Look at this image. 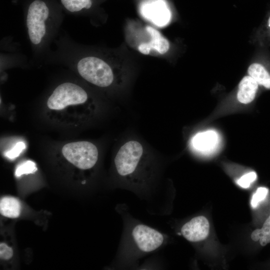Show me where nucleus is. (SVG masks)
Returning a JSON list of instances; mask_svg holds the SVG:
<instances>
[{"mask_svg": "<svg viewBox=\"0 0 270 270\" xmlns=\"http://www.w3.org/2000/svg\"><path fill=\"white\" fill-rule=\"evenodd\" d=\"M53 22L50 8L42 0H34L29 5L26 18L27 34L32 44L42 47L48 40Z\"/></svg>", "mask_w": 270, "mask_h": 270, "instance_id": "f257e3e1", "label": "nucleus"}, {"mask_svg": "<svg viewBox=\"0 0 270 270\" xmlns=\"http://www.w3.org/2000/svg\"><path fill=\"white\" fill-rule=\"evenodd\" d=\"M76 63L78 73L88 82L99 87H107L112 84V70L102 59L88 56L78 59Z\"/></svg>", "mask_w": 270, "mask_h": 270, "instance_id": "f03ea898", "label": "nucleus"}, {"mask_svg": "<svg viewBox=\"0 0 270 270\" xmlns=\"http://www.w3.org/2000/svg\"><path fill=\"white\" fill-rule=\"evenodd\" d=\"M88 98L86 91L79 85L66 82L57 86L48 97L46 106L54 110H61L68 106L85 103Z\"/></svg>", "mask_w": 270, "mask_h": 270, "instance_id": "7ed1b4c3", "label": "nucleus"}, {"mask_svg": "<svg viewBox=\"0 0 270 270\" xmlns=\"http://www.w3.org/2000/svg\"><path fill=\"white\" fill-rule=\"evenodd\" d=\"M62 152L69 162L80 170L92 168L98 159L96 146L87 141L68 143L63 146Z\"/></svg>", "mask_w": 270, "mask_h": 270, "instance_id": "20e7f679", "label": "nucleus"}, {"mask_svg": "<svg viewBox=\"0 0 270 270\" xmlns=\"http://www.w3.org/2000/svg\"><path fill=\"white\" fill-rule=\"evenodd\" d=\"M142 154L143 148L139 142L130 140L125 143L120 148L114 158L118 173L122 176L134 173Z\"/></svg>", "mask_w": 270, "mask_h": 270, "instance_id": "39448f33", "label": "nucleus"}, {"mask_svg": "<svg viewBox=\"0 0 270 270\" xmlns=\"http://www.w3.org/2000/svg\"><path fill=\"white\" fill-rule=\"evenodd\" d=\"M132 236L138 248L144 252H151L160 248L164 240L162 234L148 226L138 224L132 230Z\"/></svg>", "mask_w": 270, "mask_h": 270, "instance_id": "423d86ee", "label": "nucleus"}, {"mask_svg": "<svg viewBox=\"0 0 270 270\" xmlns=\"http://www.w3.org/2000/svg\"><path fill=\"white\" fill-rule=\"evenodd\" d=\"M210 224L204 216L193 218L182 226L181 233L190 242H198L205 240L210 232Z\"/></svg>", "mask_w": 270, "mask_h": 270, "instance_id": "0eeeda50", "label": "nucleus"}, {"mask_svg": "<svg viewBox=\"0 0 270 270\" xmlns=\"http://www.w3.org/2000/svg\"><path fill=\"white\" fill-rule=\"evenodd\" d=\"M146 30L151 36V40L148 42L142 43L138 49L140 52L148 54L151 50H156L160 54L166 53L170 48V44L167 39L154 28L148 26Z\"/></svg>", "mask_w": 270, "mask_h": 270, "instance_id": "6e6552de", "label": "nucleus"}, {"mask_svg": "<svg viewBox=\"0 0 270 270\" xmlns=\"http://www.w3.org/2000/svg\"><path fill=\"white\" fill-rule=\"evenodd\" d=\"M258 86L250 76H244L238 84L237 93L238 101L246 104L252 102L256 98Z\"/></svg>", "mask_w": 270, "mask_h": 270, "instance_id": "1a4fd4ad", "label": "nucleus"}, {"mask_svg": "<svg viewBox=\"0 0 270 270\" xmlns=\"http://www.w3.org/2000/svg\"><path fill=\"white\" fill-rule=\"evenodd\" d=\"M218 135L212 130L197 134L192 138V144L195 149L204 153L212 150L218 142Z\"/></svg>", "mask_w": 270, "mask_h": 270, "instance_id": "9d476101", "label": "nucleus"}, {"mask_svg": "<svg viewBox=\"0 0 270 270\" xmlns=\"http://www.w3.org/2000/svg\"><path fill=\"white\" fill-rule=\"evenodd\" d=\"M145 12L148 18L160 26L166 25L170 20L169 10L161 2H157L149 5Z\"/></svg>", "mask_w": 270, "mask_h": 270, "instance_id": "9b49d317", "label": "nucleus"}, {"mask_svg": "<svg viewBox=\"0 0 270 270\" xmlns=\"http://www.w3.org/2000/svg\"><path fill=\"white\" fill-rule=\"evenodd\" d=\"M21 212L20 201L12 196H4L0 200V213L4 216L15 218L19 216Z\"/></svg>", "mask_w": 270, "mask_h": 270, "instance_id": "f8f14e48", "label": "nucleus"}, {"mask_svg": "<svg viewBox=\"0 0 270 270\" xmlns=\"http://www.w3.org/2000/svg\"><path fill=\"white\" fill-rule=\"evenodd\" d=\"M249 76L258 84L266 89H270V73L260 64L253 63L248 70Z\"/></svg>", "mask_w": 270, "mask_h": 270, "instance_id": "ddd939ff", "label": "nucleus"}, {"mask_svg": "<svg viewBox=\"0 0 270 270\" xmlns=\"http://www.w3.org/2000/svg\"><path fill=\"white\" fill-rule=\"evenodd\" d=\"M60 2L66 10L72 13L89 9L92 6L91 0H60Z\"/></svg>", "mask_w": 270, "mask_h": 270, "instance_id": "4468645a", "label": "nucleus"}, {"mask_svg": "<svg viewBox=\"0 0 270 270\" xmlns=\"http://www.w3.org/2000/svg\"><path fill=\"white\" fill-rule=\"evenodd\" d=\"M36 170L34 162L28 160L19 165L16 170L15 174L20 176L24 174H28L34 172Z\"/></svg>", "mask_w": 270, "mask_h": 270, "instance_id": "2eb2a0df", "label": "nucleus"}, {"mask_svg": "<svg viewBox=\"0 0 270 270\" xmlns=\"http://www.w3.org/2000/svg\"><path fill=\"white\" fill-rule=\"evenodd\" d=\"M259 240L260 245L262 246L270 242V216L260 228V238Z\"/></svg>", "mask_w": 270, "mask_h": 270, "instance_id": "dca6fc26", "label": "nucleus"}, {"mask_svg": "<svg viewBox=\"0 0 270 270\" xmlns=\"http://www.w3.org/2000/svg\"><path fill=\"white\" fill-rule=\"evenodd\" d=\"M268 190L264 187H260L253 194L251 200V206L253 208H256L258 203L263 200L266 196Z\"/></svg>", "mask_w": 270, "mask_h": 270, "instance_id": "f3484780", "label": "nucleus"}, {"mask_svg": "<svg viewBox=\"0 0 270 270\" xmlns=\"http://www.w3.org/2000/svg\"><path fill=\"white\" fill-rule=\"evenodd\" d=\"M257 177L254 172H250L244 175L237 180L238 184L243 188H248Z\"/></svg>", "mask_w": 270, "mask_h": 270, "instance_id": "a211bd4d", "label": "nucleus"}, {"mask_svg": "<svg viewBox=\"0 0 270 270\" xmlns=\"http://www.w3.org/2000/svg\"><path fill=\"white\" fill-rule=\"evenodd\" d=\"M14 254L12 249L4 242L0 244V258L2 260L10 259Z\"/></svg>", "mask_w": 270, "mask_h": 270, "instance_id": "6ab92c4d", "label": "nucleus"}, {"mask_svg": "<svg viewBox=\"0 0 270 270\" xmlns=\"http://www.w3.org/2000/svg\"><path fill=\"white\" fill-rule=\"evenodd\" d=\"M24 147V144L22 142H20L12 150L8 152L6 156L10 158H14L20 154Z\"/></svg>", "mask_w": 270, "mask_h": 270, "instance_id": "aec40b11", "label": "nucleus"}, {"mask_svg": "<svg viewBox=\"0 0 270 270\" xmlns=\"http://www.w3.org/2000/svg\"><path fill=\"white\" fill-rule=\"evenodd\" d=\"M251 238L254 242L259 240L260 238V229L257 228L254 230L251 234Z\"/></svg>", "mask_w": 270, "mask_h": 270, "instance_id": "412c9836", "label": "nucleus"}, {"mask_svg": "<svg viewBox=\"0 0 270 270\" xmlns=\"http://www.w3.org/2000/svg\"><path fill=\"white\" fill-rule=\"evenodd\" d=\"M268 27L270 29V16L268 20Z\"/></svg>", "mask_w": 270, "mask_h": 270, "instance_id": "4be33fe9", "label": "nucleus"}]
</instances>
